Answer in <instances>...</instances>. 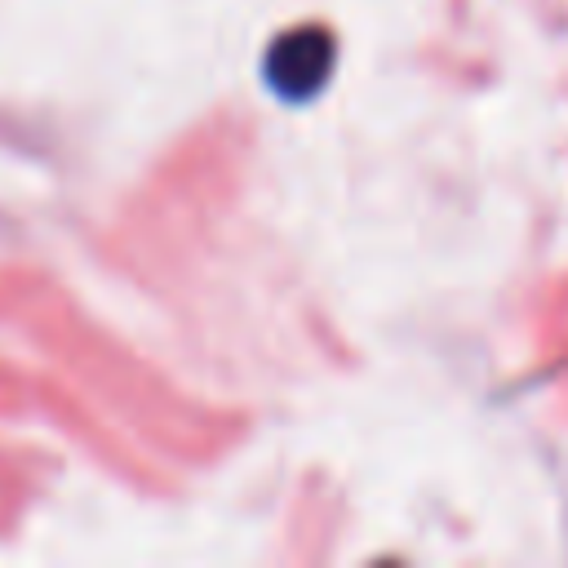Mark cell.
<instances>
[{
    "label": "cell",
    "instance_id": "6da1fadb",
    "mask_svg": "<svg viewBox=\"0 0 568 568\" xmlns=\"http://www.w3.org/2000/svg\"><path fill=\"white\" fill-rule=\"evenodd\" d=\"M333 67H337L333 31H324V27H293V31L271 40V49L262 58V80H266V89L280 102L302 106V102H311L328 84Z\"/></svg>",
    "mask_w": 568,
    "mask_h": 568
}]
</instances>
